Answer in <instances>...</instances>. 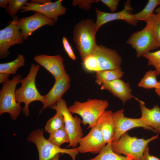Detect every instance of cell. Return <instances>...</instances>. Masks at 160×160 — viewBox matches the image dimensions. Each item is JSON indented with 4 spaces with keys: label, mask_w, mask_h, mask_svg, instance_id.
I'll list each match as a JSON object with an SVG mask.
<instances>
[{
    "label": "cell",
    "mask_w": 160,
    "mask_h": 160,
    "mask_svg": "<svg viewBox=\"0 0 160 160\" xmlns=\"http://www.w3.org/2000/svg\"><path fill=\"white\" fill-rule=\"evenodd\" d=\"M51 108L56 112L61 113L63 116L65 128L70 139V143L66 147H77L79 140L83 136L81 126L82 120L78 116H72L65 101L62 98Z\"/></svg>",
    "instance_id": "7"
},
{
    "label": "cell",
    "mask_w": 160,
    "mask_h": 160,
    "mask_svg": "<svg viewBox=\"0 0 160 160\" xmlns=\"http://www.w3.org/2000/svg\"><path fill=\"white\" fill-rule=\"evenodd\" d=\"M21 77L18 74L3 83L0 91V116L8 113L12 119L15 120L20 114L22 108L16 101L15 91L17 85L20 83Z\"/></svg>",
    "instance_id": "6"
},
{
    "label": "cell",
    "mask_w": 160,
    "mask_h": 160,
    "mask_svg": "<svg viewBox=\"0 0 160 160\" xmlns=\"http://www.w3.org/2000/svg\"><path fill=\"white\" fill-rule=\"evenodd\" d=\"M62 0L54 2L51 1L44 4L27 2L22 7L20 11L21 12L31 11L38 12L57 22L58 17L64 15L66 12V8L62 4Z\"/></svg>",
    "instance_id": "15"
},
{
    "label": "cell",
    "mask_w": 160,
    "mask_h": 160,
    "mask_svg": "<svg viewBox=\"0 0 160 160\" xmlns=\"http://www.w3.org/2000/svg\"><path fill=\"white\" fill-rule=\"evenodd\" d=\"M159 6V0H149L144 8L140 11L133 14L135 19L137 21H146L154 13L156 6Z\"/></svg>",
    "instance_id": "26"
},
{
    "label": "cell",
    "mask_w": 160,
    "mask_h": 160,
    "mask_svg": "<svg viewBox=\"0 0 160 160\" xmlns=\"http://www.w3.org/2000/svg\"><path fill=\"white\" fill-rule=\"evenodd\" d=\"M100 1L110 9L112 12L116 10L119 4V0H101Z\"/></svg>",
    "instance_id": "34"
},
{
    "label": "cell",
    "mask_w": 160,
    "mask_h": 160,
    "mask_svg": "<svg viewBox=\"0 0 160 160\" xmlns=\"http://www.w3.org/2000/svg\"><path fill=\"white\" fill-rule=\"evenodd\" d=\"M43 129L33 131L27 138L29 142L34 143L37 148L39 160H49L58 154L66 153L69 155L72 160H76L79 152L77 148L71 149L62 148L52 144L43 135Z\"/></svg>",
    "instance_id": "5"
},
{
    "label": "cell",
    "mask_w": 160,
    "mask_h": 160,
    "mask_svg": "<svg viewBox=\"0 0 160 160\" xmlns=\"http://www.w3.org/2000/svg\"><path fill=\"white\" fill-rule=\"evenodd\" d=\"M124 74L121 67L101 70L96 72L95 82L99 85L120 79Z\"/></svg>",
    "instance_id": "21"
},
{
    "label": "cell",
    "mask_w": 160,
    "mask_h": 160,
    "mask_svg": "<svg viewBox=\"0 0 160 160\" xmlns=\"http://www.w3.org/2000/svg\"><path fill=\"white\" fill-rule=\"evenodd\" d=\"M10 0H0V7L6 9Z\"/></svg>",
    "instance_id": "38"
},
{
    "label": "cell",
    "mask_w": 160,
    "mask_h": 160,
    "mask_svg": "<svg viewBox=\"0 0 160 160\" xmlns=\"http://www.w3.org/2000/svg\"><path fill=\"white\" fill-rule=\"evenodd\" d=\"M71 85V79L67 74L58 80L55 81L53 86L48 92L43 96L44 103L40 111L48 107H51L69 89Z\"/></svg>",
    "instance_id": "17"
},
{
    "label": "cell",
    "mask_w": 160,
    "mask_h": 160,
    "mask_svg": "<svg viewBox=\"0 0 160 160\" xmlns=\"http://www.w3.org/2000/svg\"><path fill=\"white\" fill-rule=\"evenodd\" d=\"M13 20L19 27L24 40L41 27L46 25H53L56 22L54 20L48 18L43 14L36 12L30 16L19 19L16 16Z\"/></svg>",
    "instance_id": "11"
},
{
    "label": "cell",
    "mask_w": 160,
    "mask_h": 160,
    "mask_svg": "<svg viewBox=\"0 0 160 160\" xmlns=\"http://www.w3.org/2000/svg\"><path fill=\"white\" fill-rule=\"evenodd\" d=\"M159 6H160V0H159Z\"/></svg>",
    "instance_id": "42"
},
{
    "label": "cell",
    "mask_w": 160,
    "mask_h": 160,
    "mask_svg": "<svg viewBox=\"0 0 160 160\" xmlns=\"http://www.w3.org/2000/svg\"><path fill=\"white\" fill-rule=\"evenodd\" d=\"M111 142L107 143L96 157L88 160H134L127 156H121L114 152L111 148Z\"/></svg>",
    "instance_id": "22"
},
{
    "label": "cell",
    "mask_w": 160,
    "mask_h": 160,
    "mask_svg": "<svg viewBox=\"0 0 160 160\" xmlns=\"http://www.w3.org/2000/svg\"><path fill=\"white\" fill-rule=\"evenodd\" d=\"M34 60L43 66L57 81L66 74L63 58L60 55H48L43 54L35 56Z\"/></svg>",
    "instance_id": "16"
},
{
    "label": "cell",
    "mask_w": 160,
    "mask_h": 160,
    "mask_svg": "<svg viewBox=\"0 0 160 160\" xmlns=\"http://www.w3.org/2000/svg\"><path fill=\"white\" fill-rule=\"evenodd\" d=\"M124 109L122 108L112 113L115 131L112 142L118 141L121 135L127 131L137 127H143L145 129L157 133L151 127L143 124L140 118L133 119L124 116Z\"/></svg>",
    "instance_id": "12"
},
{
    "label": "cell",
    "mask_w": 160,
    "mask_h": 160,
    "mask_svg": "<svg viewBox=\"0 0 160 160\" xmlns=\"http://www.w3.org/2000/svg\"><path fill=\"white\" fill-rule=\"evenodd\" d=\"M146 23L143 28L133 33L126 41L135 50L138 58L159 48L151 26Z\"/></svg>",
    "instance_id": "8"
},
{
    "label": "cell",
    "mask_w": 160,
    "mask_h": 160,
    "mask_svg": "<svg viewBox=\"0 0 160 160\" xmlns=\"http://www.w3.org/2000/svg\"><path fill=\"white\" fill-rule=\"evenodd\" d=\"M9 25L0 31V59L7 57L10 55L8 50L11 46L22 44L24 40L22 32L13 20Z\"/></svg>",
    "instance_id": "9"
},
{
    "label": "cell",
    "mask_w": 160,
    "mask_h": 160,
    "mask_svg": "<svg viewBox=\"0 0 160 160\" xmlns=\"http://www.w3.org/2000/svg\"><path fill=\"white\" fill-rule=\"evenodd\" d=\"M25 63V59L21 54L18 55L14 60L7 63L0 64V73L9 74H15L18 69L23 66Z\"/></svg>",
    "instance_id": "23"
},
{
    "label": "cell",
    "mask_w": 160,
    "mask_h": 160,
    "mask_svg": "<svg viewBox=\"0 0 160 160\" xmlns=\"http://www.w3.org/2000/svg\"><path fill=\"white\" fill-rule=\"evenodd\" d=\"M157 76L156 71L149 70L138 84V86L145 89L157 88L159 83L156 79Z\"/></svg>",
    "instance_id": "24"
},
{
    "label": "cell",
    "mask_w": 160,
    "mask_h": 160,
    "mask_svg": "<svg viewBox=\"0 0 160 160\" xmlns=\"http://www.w3.org/2000/svg\"><path fill=\"white\" fill-rule=\"evenodd\" d=\"M91 54L96 59L99 71L121 67V57L115 50L97 45Z\"/></svg>",
    "instance_id": "13"
},
{
    "label": "cell",
    "mask_w": 160,
    "mask_h": 160,
    "mask_svg": "<svg viewBox=\"0 0 160 160\" xmlns=\"http://www.w3.org/2000/svg\"><path fill=\"white\" fill-rule=\"evenodd\" d=\"M48 140L52 144L60 147L64 143H69L70 139L65 126L50 134Z\"/></svg>",
    "instance_id": "27"
},
{
    "label": "cell",
    "mask_w": 160,
    "mask_h": 160,
    "mask_svg": "<svg viewBox=\"0 0 160 160\" xmlns=\"http://www.w3.org/2000/svg\"><path fill=\"white\" fill-rule=\"evenodd\" d=\"M60 156V154H57L49 160H59Z\"/></svg>",
    "instance_id": "41"
},
{
    "label": "cell",
    "mask_w": 160,
    "mask_h": 160,
    "mask_svg": "<svg viewBox=\"0 0 160 160\" xmlns=\"http://www.w3.org/2000/svg\"><path fill=\"white\" fill-rule=\"evenodd\" d=\"M78 144L79 145L77 148L79 152L91 153L95 154L99 153L106 144L102 133L96 125L91 128L87 135L79 139Z\"/></svg>",
    "instance_id": "14"
},
{
    "label": "cell",
    "mask_w": 160,
    "mask_h": 160,
    "mask_svg": "<svg viewBox=\"0 0 160 160\" xmlns=\"http://www.w3.org/2000/svg\"><path fill=\"white\" fill-rule=\"evenodd\" d=\"M159 82V85L157 88L155 89V91L157 95L160 97V81Z\"/></svg>",
    "instance_id": "39"
},
{
    "label": "cell",
    "mask_w": 160,
    "mask_h": 160,
    "mask_svg": "<svg viewBox=\"0 0 160 160\" xmlns=\"http://www.w3.org/2000/svg\"><path fill=\"white\" fill-rule=\"evenodd\" d=\"M158 136L157 135L147 139H138L130 136L126 132L119 140L112 142L111 147L113 151L118 154H123L134 160H140L148 143Z\"/></svg>",
    "instance_id": "4"
},
{
    "label": "cell",
    "mask_w": 160,
    "mask_h": 160,
    "mask_svg": "<svg viewBox=\"0 0 160 160\" xmlns=\"http://www.w3.org/2000/svg\"><path fill=\"white\" fill-rule=\"evenodd\" d=\"M149 148L148 145L146 147L143 154L140 160H160L155 156L151 155L149 153Z\"/></svg>",
    "instance_id": "35"
},
{
    "label": "cell",
    "mask_w": 160,
    "mask_h": 160,
    "mask_svg": "<svg viewBox=\"0 0 160 160\" xmlns=\"http://www.w3.org/2000/svg\"><path fill=\"white\" fill-rule=\"evenodd\" d=\"M135 99L139 102L141 113L140 118L144 125L150 127L160 134V108L156 105L151 109L147 108L144 102L136 97Z\"/></svg>",
    "instance_id": "19"
},
{
    "label": "cell",
    "mask_w": 160,
    "mask_h": 160,
    "mask_svg": "<svg viewBox=\"0 0 160 160\" xmlns=\"http://www.w3.org/2000/svg\"><path fill=\"white\" fill-rule=\"evenodd\" d=\"M40 65L39 64H31L27 76L21 79V86L15 91L16 102L20 104L22 102L25 104L22 111L26 117L29 114L28 106L31 102L38 101L43 104L45 101L43 96L39 93L35 84L36 77L39 70Z\"/></svg>",
    "instance_id": "2"
},
{
    "label": "cell",
    "mask_w": 160,
    "mask_h": 160,
    "mask_svg": "<svg viewBox=\"0 0 160 160\" xmlns=\"http://www.w3.org/2000/svg\"><path fill=\"white\" fill-rule=\"evenodd\" d=\"M148 60V65L155 68L157 76L160 75V50L149 52L143 56Z\"/></svg>",
    "instance_id": "29"
},
{
    "label": "cell",
    "mask_w": 160,
    "mask_h": 160,
    "mask_svg": "<svg viewBox=\"0 0 160 160\" xmlns=\"http://www.w3.org/2000/svg\"><path fill=\"white\" fill-rule=\"evenodd\" d=\"M112 113L111 110H106L99 118L96 125L102 133L106 144L112 141L115 133Z\"/></svg>",
    "instance_id": "20"
},
{
    "label": "cell",
    "mask_w": 160,
    "mask_h": 160,
    "mask_svg": "<svg viewBox=\"0 0 160 160\" xmlns=\"http://www.w3.org/2000/svg\"><path fill=\"white\" fill-rule=\"evenodd\" d=\"M28 1V0H10L6 9V11L13 19L16 17L18 10Z\"/></svg>",
    "instance_id": "30"
},
{
    "label": "cell",
    "mask_w": 160,
    "mask_h": 160,
    "mask_svg": "<svg viewBox=\"0 0 160 160\" xmlns=\"http://www.w3.org/2000/svg\"><path fill=\"white\" fill-rule=\"evenodd\" d=\"M108 105L106 100L89 99L84 102L75 101L68 109L72 114H77L81 117V123L84 126L88 124V128H91L96 125L99 118Z\"/></svg>",
    "instance_id": "3"
},
{
    "label": "cell",
    "mask_w": 160,
    "mask_h": 160,
    "mask_svg": "<svg viewBox=\"0 0 160 160\" xmlns=\"http://www.w3.org/2000/svg\"><path fill=\"white\" fill-rule=\"evenodd\" d=\"M130 2V0L126 1L124 4V9L115 13L105 12L96 8V20L95 24L97 31L105 24L115 20H123L130 25L136 26L138 21L135 19L133 14L131 12L133 9Z\"/></svg>",
    "instance_id": "10"
},
{
    "label": "cell",
    "mask_w": 160,
    "mask_h": 160,
    "mask_svg": "<svg viewBox=\"0 0 160 160\" xmlns=\"http://www.w3.org/2000/svg\"><path fill=\"white\" fill-rule=\"evenodd\" d=\"M100 89L109 91L120 99L124 104L127 101L134 97L129 84L121 79L103 83L101 85Z\"/></svg>",
    "instance_id": "18"
},
{
    "label": "cell",
    "mask_w": 160,
    "mask_h": 160,
    "mask_svg": "<svg viewBox=\"0 0 160 160\" xmlns=\"http://www.w3.org/2000/svg\"><path fill=\"white\" fill-rule=\"evenodd\" d=\"M99 1L98 0H74L72 1V4L74 6L78 5L80 8L88 11L90 9L92 3H96Z\"/></svg>",
    "instance_id": "32"
},
{
    "label": "cell",
    "mask_w": 160,
    "mask_h": 160,
    "mask_svg": "<svg viewBox=\"0 0 160 160\" xmlns=\"http://www.w3.org/2000/svg\"><path fill=\"white\" fill-rule=\"evenodd\" d=\"M50 0H32L31 1V3L44 4L51 1Z\"/></svg>",
    "instance_id": "37"
},
{
    "label": "cell",
    "mask_w": 160,
    "mask_h": 160,
    "mask_svg": "<svg viewBox=\"0 0 160 160\" xmlns=\"http://www.w3.org/2000/svg\"><path fill=\"white\" fill-rule=\"evenodd\" d=\"M97 31L95 23L91 19L82 20L75 25L73 40L82 61L97 46L95 37Z\"/></svg>",
    "instance_id": "1"
},
{
    "label": "cell",
    "mask_w": 160,
    "mask_h": 160,
    "mask_svg": "<svg viewBox=\"0 0 160 160\" xmlns=\"http://www.w3.org/2000/svg\"><path fill=\"white\" fill-rule=\"evenodd\" d=\"M84 68L89 72H97L99 71L98 63L96 58L91 54L86 57L82 61Z\"/></svg>",
    "instance_id": "31"
},
{
    "label": "cell",
    "mask_w": 160,
    "mask_h": 160,
    "mask_svg": "<svg viewBox=\"0 0 160 160\" xmlns=\"http://www.w3.org/2000/svg\"><path fill=\"white\" fill-rule=\"evenodd\" d=\"M64 126L63 116L60 112H56L55 115L47 121L45 130L50 134Z\"/></svg>",
    "instance_id": "25"
},
{
    "label": "cell",
    "mask_w": 160,
    "mask_h": 160,
    "mask_svg": "<svg viewBox=\"0 0 160 160\" xmlns=\"http://www.w3.org/2000/svg\"><path fill=\"white\" fill-rule=\"evenodd\" d=\"M62 42L64 49L69 57L72 60H75V55L71 46L65 37H63Z\"/></svg>",
    "instance_id": "33"
},
{
    "label": "cell",
    "mask_w": 160,
    "mask_h": 160,
    "mask_svg": "<svg viewBox=\"0 0 160 160\" xmlns=\"http://www.w3.org/2000/svg\"><path fill=\"white\" fill-rule=\"evenodd\" d=\"M146 22L149 23L151 26L155 39L160 48V16L153 13Z\"/></svg>",
    "instance_id": "28"
},
{
    "label": "cell",
    "mask_w": 160,
    "mask_h": 160,
    "mask_svg": "<svg viewBox=\"0 0 160 160\" xmlns=\"http://www.w3.org/2000/svg\"><path fill=\"white\" fill-rule=\"evenodd\" d=\"M10 74L5 73H0V83H4L8 80Z\"/></svg>",
    "instance_id": "36"
},
{
    "label": "cell",
    "mask_w": 160,
    "mask_h": 160,
    "mask_svg": "<svg viewBox=\"0 0 160 160\" xmlns=\"http://www.w3.org/2000/svg\"><path fill=\"white\" fill-rule=\"evenodd\" d=\"M154 11L155 13L160 16V6H159L158 7L156 8L155 9Z\"/></svg>",
    "instance_id": "40"
}]
</instances>
